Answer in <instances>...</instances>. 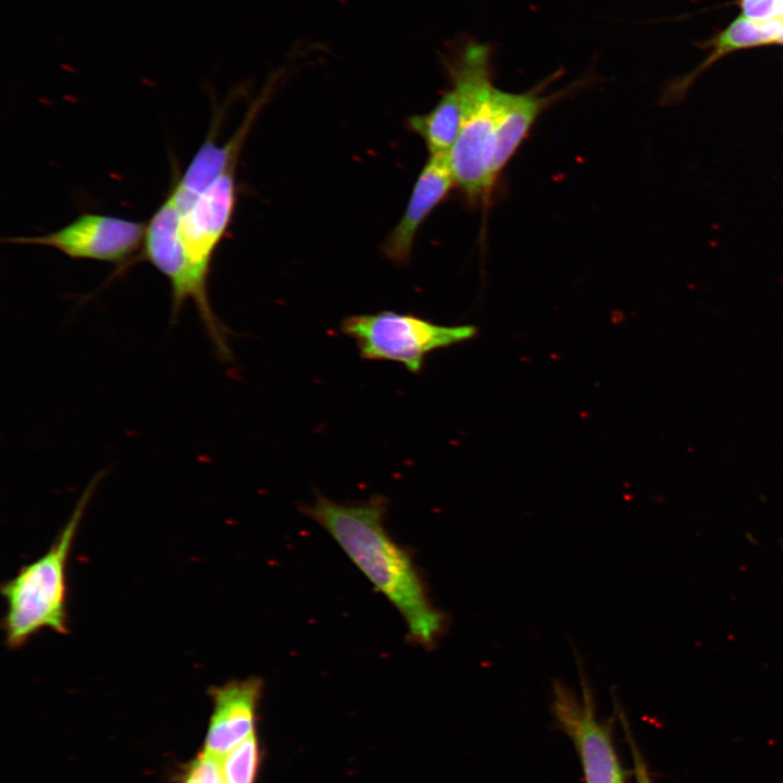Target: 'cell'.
<instances>
[{"label": "cell", "instance_id": "cell-10", "mask_svg": "<svg viewBox=\"0 0 783 783\" xmlns=\"http://www.w3.org/2000/svg\"><path fill=\"white\" fill-rule=\"evenodd\" d=\"M453 185L449 153L431 156L419 174L405 213L383 245L387 259L398 264L408 262L418 229Z\"/></svg>", "mask_w": 783, "mask_h": 783}, {"label": "cell", "instance_id": "cell-7", "mask_svg": "<svg viewBox=\"0 0 783 783\" xmlns=\"http://www.w3.org/2000/svg\"><path fill=\"white\" fill-rule=\"evenodd\" d=\"M145 232L142 222L86 212L52 233L8 241L48 246L73 259L122 263L144 245Z\"/></svg>", "mask_w": 783, "mask_h": 783}, {"label": "cell", "instance_id": "cell-15", "mask_svg": "<svg viewBox=\"0 0 783 783\" xmlns=\"http://www.w3.org/2000/svg\"><path fill=\"white\" fill-rule=\"evenodd\" d=\"M260 761L256 734H251L222 759L224 783H253Z\"/></svg>", "mask_w": 783, "mask_h": 783}, {"label": "cell", "instance_id": "cell-14", "mask_svg": "<svg viewBox=\"0 0 783 783\" xmlns=\"http://www.w3.org/2000/svg\"><path fill=\"white\" fill-rule=\"evenodd\" d=\"M408 124L425 141L431 156L449 153L462 124L459 94L451 88L430 112L410 116Z\"/></svg>", "mask_w": 783, "mask_h": 783}, {"label": "cell", "instance_id": "cell-18", "mask_svg": "<svg viewBox=\"0 0 783 783\" xmlns=\"http://www.w3.org/2000/svg\"><path fill=\"white\" fill-rule=\"evenodd\" d=\"M621 716L622 724L626 734V738L630 745L633 762H634V772L636 778V783H652L649 771L647 769L646 762L644 758L642 757V754L639 753L635 741L633 739V736L630 732V729L627 728L625 718L623 716V712H619Z\"/></svg>", "mask_w": 783, "mask_h": 783}, {"label": "cell", "instance_id": "cell-1", "mask_svg": "<svg viewBox=\"0 0 783 783\" xmlns=\"http://www.w3.org/2000/svg\"><path fill=\"white\" fill-rule=\"evenodd\" d=\"M302 511L334 538L398 610L409 639L424 648L434 647L446 631L447 617L434 606L409 551L389 536L384 522L386 499L374 496L366 501L339 504L319 495Z\"/></svg>", "mask_w": 783, "mask_h": 783}, {"label": "cell", "instance_id": "cell-5", "mask_svg": "<svg viewBox=\"0 0 783 783\" xmlns=\"http://www.w3.org/2000/svg\"><path fill=\"white\" fill-rule=\"evenodd\" d=\"M144 257L170 282L172 320L187 300H192L217 355L232 359L225 327L215 316L208 295V285L195 274L179 235V211L167 195L146 225Z\"/></svg>", "mask_w": 783, "mask_h": 783}, {"label": "cell", "instance_id": "cell-19", "mask_svg": "<svg viewBox=\"0 0 783 783\" xmlns=\"http://www.w3.org/2000/svg\"><path fill=\"white\" fill-rule=\"evenodd\" d=\"M780 20L783 21V0H780Z\"/></svg>", "mask_w": 783, "mask_h": 783}, {"label": "cell", "instance_id": "cell-8", "mask_svg": "<svg viewBox=\"0 0 783 783\" xmlns=\"http://www.w3.org/2000/svg\"><path fill=\"white\" fill-rule=\"evenodd\" d=\"M234 169L213 182L186 210H178L186 256L196 276L207 285L213 253L226 233L236 204Z\"/></svg>", "mask_w": 783, "mask_h": 783}, {"label": "cell", "instance_id": "cell-4", "mask_svg": "<svg viewBox=\"0 0 783 783\" xmlns=\"http://www.w3.org/2000/svg\"><path fill=\"white\" fill-rule=\"evenodd\" d=\"M340 330L356 340L363 359L398 362L414 374L421 371L424 358L431 351L468 340L476 334V327L472 325H439L394 311L347 316L341 321Z\"/></svg>", "mask_w": 783, "mask_h": 783}, {"label": "cell", "instance_id": "cell-13", "mask_svg": "<svg viewBox=\"0 0 783 783\" xmlns=\"http://www.w3.org/2000/svg\"><path fill=\"white\" fill-rule=\"evenodd\" d=\"M782 29L783 23L779 20L756 22L744 15L737 16L726 28L703 45H698L703 48H711V50L694 71L669 87L667 97L669 100H680L700 73L731 52L776 44Z\"/></svg>", "mask_w": 783, "mask_h": 783}, {"label": "cell", "instance_id": "cell-9", "mask_svg": "<svg viewBox=\"0 0 783 783\" xmlns=\"http://www.w3.org/2000/svg\"><path fill=\"white\" fill-rule=\"evenodd\" d=\"M263 683L258 676L232 680L208 691L213 710L203 750L223 759L254 733L256 712Z\"/></svg>", "mask_w": 783, "mask_h": 783}, {"label": "cell", "instance_id": "cell-17", "mask_svg": "<svg viewBox=\"0 0 783 783\" xmlns=\"http://www.w3.org/2000/svg\"><path fill=\"white\" fill-rule=\"evenodd\" d=\"M742 15L756 22L778 20L779 0H738Z\"/></svg>", "mask_w": 783, "mask_h": 783}, {"label": "cell", "instance_id": "cell-6", "mask_svg": "<svg viewBox=\"0 0 783 783\" xmlns=\"http://www.w3.org/2000/svg\"><path fill=\"white\" fill-rule=\"evenodd\" d=\"M581 697L558 680L552 681L551 710L559 726L573 741L583 767L585 783H624L610 730L596 717L588 678L576 656Z\"/></svg>", "mask_w": 783, "mask_h": 783}, {"label": "cell", "instance_id": "cell-16", "mask_svg": "<svg viewBox=\"0 0 783 783\" xmlns=\"http://www.w3.org/2000/svg\"><path fill=\"white\" fill-rule=\"evenodd\" d=\"M222 759L202 750L186 766L181 783H223Z\"/></svg>", "mask_w": 783, "mask_h": 783}, {"label": "cell", "instance_id": "cell-12", "mask_svg": "<svg viewBox=\"0 0 783 783\" xmlns=\"http://www.w3.org/2000/svg\"><path fill=\"white\" fill-rule=\"evenodd\" d=\"M257 111L254 107L226 144L216 145L211 138L204 140L169 194L179 211L186 210L213 182L235 167L236 158Z\"/></svg>", "mask_w": 783, "mask_h": 783}, {"label": "cell", "instance_id": "cell-3", "mask_svg": "<svg viewBox=\"0 0 783 783\" xmlns=\"http://www.w3.org/2000/svg\"><path fill=\"white\" fill-rule=\"evenodd\" d=\"M492 53L490 44L467 39L447 60L462 104V124L449 161L456 185L472 202L485 200L494 185L489 176L496 88L490 77Z\"/></svg>", "mask_w": 783, "mask_h": 783}, {"label": "cell", "instance_id": "cell-11", "mask_svg": "<svg viewBox=\"0 0 783 783\" xmlns=\"http://www.w3.org/2000/svg\"><path fill=\"white\" fill-rule=\"evenodd\" d=\"M580 86L574 84L560 92L549 96H540L537 88L523 94H512L495 88V130L489 164V176L493 184L514 154L538 115L550 103Z\"/></svg>", "mask_w": 783, "mask_h": 783}, {"label": "cell", "instance_id": "cell-2", "mask_svg": "<svg viewBox=\"0 0 783 783\" xmlns=\"http://www.w3.org/2000/svg\"><path fill=\"white\" fill-rule=\"evenodd\" d=\"M101 474L94 477L77 501L71 518L48 551L22 567L0 592L7 601L2 621L5 644L15 649L42 629L67 634L66 564L80 521Z\"/></svg>", "mask_w": 783, "mask_h": 783}]
</instances>
